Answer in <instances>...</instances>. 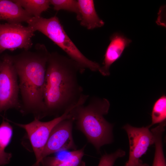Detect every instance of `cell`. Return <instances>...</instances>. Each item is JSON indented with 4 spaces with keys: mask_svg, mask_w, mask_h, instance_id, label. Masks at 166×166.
I'll return each mask as SVG.
<instances>
[{
    "mask_svg": "<svg viewBox=\"0 0 166 166\" xmlns=\"http://www.w3.org/2000/svg\"><path fill=\"white\" fill-rule=\"evenodd\" d=\"M85 70L69 57L50 53L44 89L45 117L59 116L84 97L78 75Z\"/></svg>",
    "mask_w": 166,
    "mask_h": 166,
    "instance_id": "obj_1",
    "label": "cell"
},
{
    "mask_svg": "<svg viewBox=\"0 0 166 166\" xmlns=\"http://www.w3.org/2000/svg\"><path fill=\"white\" fill-rule=\"evenodd\" d=\"M50 53L44 44L37 43L33 51L8 55L19 80L21 98L19 111L23 115L32 114L39 120L45 117L44 89Z\"/></svg>",
    "mask_w": 166,
    "mask_h": 166,
    "instance_id": "obj_2",
    "label": "cell"
},
{
    "mask_svg": "<svg viewBox=\"0 0 166 166\" xmlns=\"http://www.w3.org/2000/svg\"><path fill=\"white\" fill-rule=\"evenodd\" d=\"M84 99L70 112L77 128L85 135L88 141L97 151L103 146L113 141V125L104 116L109 112L110 104L106 99L93 97L87 105Z\"/></svg>",
    "mask_w": 166,
    "mask_h": 166,
    "instance_id": "obj_3",
    "label": "cell"
},
{
    "mask_svg": "<svg viewBox=\"0 0 166 166\" xmlns=\"http://www.w3.org/2000/svg\"><path fill=\"white\" fill-rule=\"evenodd\" d=\"M35 31L42 33L60 47L68 57L84 69L99 71L101 66L86 57L79 49L65 32L56 16L49 18H36L33 23Z\"/></svg>",
    "mask_w": 166,
    "mask_h": 166,
    "instance_id": "obj_4",
    "label": "cell"
},
{
    "mask_svg": "<svg viewBox=\"0 0 166 166\" xmlns=\"http://www.w3.org/2000/svg\"><path fill=\"white\" fill-rule=\"evenodd\" d=\"M0 71V113L14 109L19 111L20 101L17 75L8 54L2 59Z\"/></svg>",
    "mask_w": 166,
    "mask_h": 166,
    "instance_id": "obj_5",
    "label": "cell"
},
{
    "mask_svg": "<svg viewBox=\"0 0 166 166\" xmlns=\"http://www.w3.org/2000/svg\"><path fill=\"white\" fill-rule=\"evenodd\" d=\"M74 107L48 121H42L36 117H34L33 121L26 124H19L10 121L26 132L35 156V163L36 165L40 163L42 152L52 129L61 121L70 117L69 112Z\"/></svg>",
    "mask_w": 166,
    "mask_h": 166,
    "instance_id": "obj_6",
    "label": "cell"
},
{
    "mask_svg": "<svg viewBox=\"0 0 166 166\" xmlns=\"http://www.w3.org/2000/svg\"><path fill=\"white\" fill-rule=\"evenodd\" d=\"M35 32L31 27L21 23H0V54L7 49L29 50L33 45Z\"/></svg>",
    "mask_w": 166,
    "mask_h": 166,
    "instance_id": "obj_7",
    "label": "cell"
},
{
    "mask_svg": "<svg viewBox=\"0 0 166 166\" xmlns=\"http://www.w3.org/2000/svg\"><path fill=\"white\" fill-rule=\"evenodd\" d=\"M74 121L69 117L57 124L52 129L40 157V163L51 154L70 149L76 150L72 135Z\"/></svg>",
    "mask_w": 166,
    "mask_h": 166,
    "instance_id": "obj_8",
    "label": "cell"
},
{
    "mask_svg": "<svg viewBox=\"0 0 166 166\" xmlns=\"http://www.w3.org/2000/svg\"><path fill=\"white\" fill-rule=\"evenodd\" d=\"M123 128L127 134L129 144V158L124 166H135L154 144L153 136L148 126L137 128L127 124Z\"/></svg>",
    "mask_w": 166,
    "mask_h": 166,
    "instance_id": "obj_9",
    "label": "cell"
},
{
    "mask_svg": "<svg viewBox=\"0 0 166 166\" xmlns=\"http://www.w3.org/2000/svg\"><path fill=\"white\" fill-rule=\"evenodd\" d=\"M110 42L106 49L103 65L100 73L105 76H109L111 65L121 56L123 52L132 42V40L122 34L116 33L110 38Z\"/></svg>",
    "mask_w": 166,
    "mask_h": 166,
    "instance_id": "obj_10",
    "label": "cell"
},
{
    "mask_svg": "<svg viewBox=\"0 0 166 166\" xmlns=\"http://www.w3.org/2000/svg\"><path fill=\"white\" fill-rule=\"evenodd\" d=\"M77 1L79 14L76 18L81 26L91 30L104 25V22L99 18L96 12L93 0Z\"/></svg>",
    "mask_w": 166,
    "mask_h": 166,
    "instance_id": "obj_11",
    "label": "cell"
},
{
    "mask_svg": "<svg viewBox=\"0 0 166 166\" xmlns=\"http://www.w3.org/2000/svg\"><path fill=\"white\" fill-rule=\"evenodd\" d=\"M85 146L78 150L63 151L55 156H47L41 163L43 166H85L82 160Z\"/></svg>",
    "mask_w": 166,
    "mask_h": 166,
    "instance_id": "obj_12",
    "label": "cell"
},
{
    "mask_svg": "<svg viewBox=\"0 0 166 166\" xmlns=\"http://www.w3.org/2000/svg\"><path fill=\"white\" fill-rule=\"evenodd\" d=\"M33 17L12 0H0V20L9 23L27 22Z\"/></svg>",
    "mask_w": 166,
    "mask_h": 166,
    "instance_id": "obj_13",
    "label": "cell"
},
{
    "mask_svg": "<svg viewBox=\"0 0 166 166\" xmlns=\"http://www.w3.org/2000/svg\"><path fill=\"white\" fill-rule=\"evenodd\" d=\"M13 134L12 127L8 120H3L0 125V166L7 164L10 161L12 154L5 150L11 140Z\"/></svg>",
    "mask_w": 166,
    "mask_h": 166,
    "instance_id": "obj_14",
    "label": "cell"
},
{
    "mask_svg": "<svg viewBox=\"0 0 166 166\" xmlns=\"http://www.w3.org/2000/svg\"><path fill=\"white\" fill-rule=\"evenodd\" d=\"M33 17L41 16L42 13L47 10L50 5L49 0H14Z\"/></svg>",
    "mask_w": 166,
    "mask_h": 166,
    "instance_id": "obj_15",
    "label": "cell"
},
{
    "mask_svg": "<svg viewBox=\"0 0 166 166\" xmlns=\"http://www.w3.org/2000/svg\"><path fill=\"white\" fill-rule=\"evenodd\" d=\"M152 123L148 126L150 128L153 125L165 121L166 118V96H161L155 102L152 112Z\"/></svg>",
    "mask_w": 166,
    "mask_h": 166,
    "instance_id": "obj_16",
    "label": "cell"
},
{
    "mask_svg": "<svg viewBox=\"0 0 166 166\" xmlns=\"http://www.w3.org/2000/svg\"><path fill=\"white\" fill-rule=\"evenodd\" d=\"M154 140L155 152L152 166H166L163 150L162 135L159 133L155 134Z\"/></svg>",
    "mask_w": 166,
    "mask_h": 166,
    "instance_id": "obj_17",
    "label": "cell"
},
{
    "mask_svg": "<svg viewBox=\"0 0 166 166\" xmlns=\"http://www.w3.org/2000/svg\"><path fill=\"white\" fill-rule=\"evenodd\" d=\"M50 5L53 6L54 10L58 11L64 10L76 14V17L79 14V8L77 0H49Z\"/></svg>",
    "mask_w": 166,
    "mask_h": 166,
    "instance_id": "obj_18",
    "label": "cell"
},
{
    "mask_svg": "<svg viewBox=\"0 0 166 166\" xmlns=\"http://www.w3.org/2000/svg\"><path fill=\"white\" fill-rule=\"evenodd\" d=\"M125 155V152L120 149L110 154L105 153L101 157L98 166H113L118 158L123 157Z\"/></svg>",
    "mask_w": 166,
    "mask_h": 166,
    "instance_id": "obj_19",
    "label": "cell"
},
{
    "mask_svg": "<svg viewBox=\"0 0 166 166\" xmlns=\"http://www.w3.org/2000/svg\"><path fill=\"white\" fill-rule=\"evenodd\" d=\"M135 166H149V165L147 164L143 163L142 161L140 160L138 163Z\"/></svg>",
    "mask_w": 166,
    "mask_h": 166,
    "instance_id": "obj_20",
    "label": "cell"
},
{
    "mask_svg": "<svg viewBox=\"0 0 166 166\" xmlns=\"http://www.w3.org/2000/svg\"><path fill=\"white\" fill-rule=\"evenodd\" d=\"M2 60H0V71L2 65Z\"/></svg>",
    "mask_w": 166,
    "mask_h": 166,
    "instance_id": "obj_21",
    "label": "cell"
}]
</instances>
